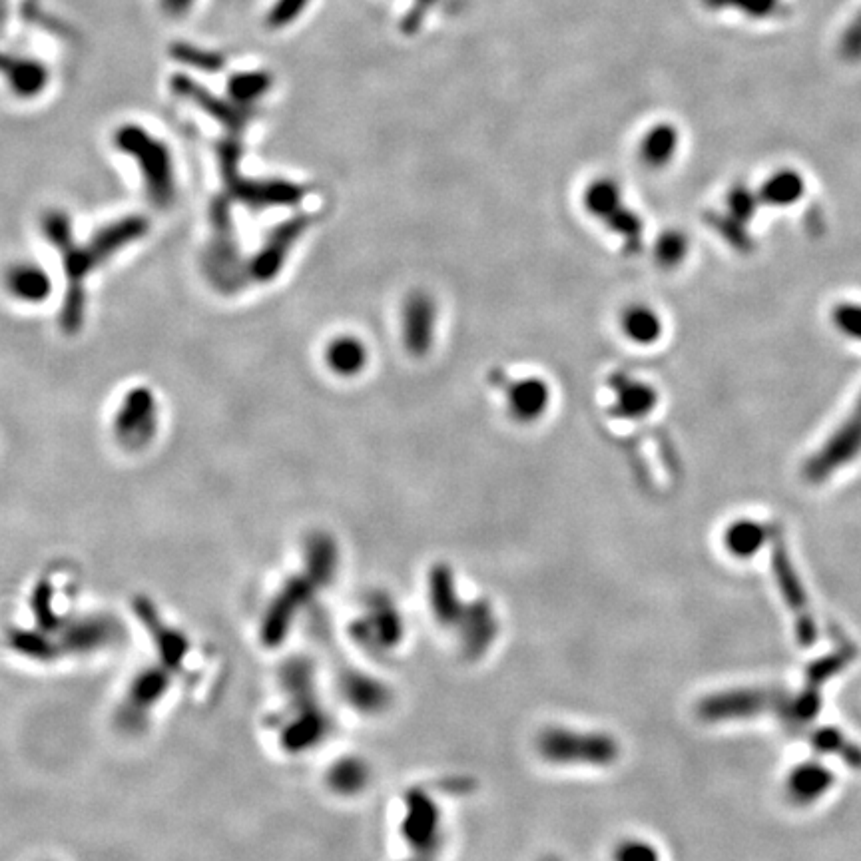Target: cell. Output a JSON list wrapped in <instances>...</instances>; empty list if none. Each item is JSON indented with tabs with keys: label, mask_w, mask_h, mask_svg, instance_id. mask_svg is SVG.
Listing matches in <instances>:
<instances>
[{
	"label": "cell",
	"mask_w": 861,
	"mask_h": 861,
	"mask_svg": "<svg viewBox=\"0 0 861 861\" xmlns=\"http://www.w3.org/2000/svg\"><path fill=\"white\" fill-rule=\"evenodd\" d=\"M856 658V648L852 644H842L836 650H832L830 654H824L822 658L814 660L808 668H806V684L820 688L830 682L832 678H836L838 674H842Z\"/></svg>",
	"instance_id": "cell-24"
},
{
	"label": "cell",
	"mask_w": 861,
	"mask_h": 861,
	"mask_svg": "<svg viewBox=\"0 0 861 861\" xmlns=\"http://www.w3.org/2000/svg\"><path fill=\"white\" fill-rule=\"evenodd\" d=\"M331 784L337 792H355L365 784V768L355 762H341L331 772Z\"/></svg>",
	"instance_id": "cell-30"
},
{
	"label": "cell",
	"mask_w": 861,
	"mask_h": 861,
	"mask_svg": "<svg viewBox=\"0 0 861 861\" xmlns=\"http://www.w3.org/2000/svg\"><path fill=\"white\" fill-rule=\"evenodd\" d=\"M784 690L780 688H736L706 696L698 704V716L704 722H730L776 712Z\"/></svg>",
	"instance_id": "cell-5"
},
{
	"label": "cell",
	"mask_w": 861,
	"mask_h": 861,
	"mask_svg": "<svg viewBox=\"0 0 861 861\" xmlns=\"http://www.w3.org/2000/svg\"><path fill=\"white\" fill-rule=\"evenodd\" d=\"M441 0H411L409 10L405 12V16L401 18V32L407 36H413L421 30L423 22L427 20V14L439 4Z\"/></svg>",
	"instance_id": "cell-31"
},
{
	"label": "cell",
	"mask_w": 861,
	"mask_h": 861,
	"mask_svg": "<svg viewBox=\"0 0 861 861\" xmlns=\"http://www.w3.org/2000/svg\"><path fill=\"white\" fill-rule=\"evenodd\" d=\"M307 226H309L307 216L291 218L282 226H278L272 232L266 246L256 256V260L252 262V266H250L252 278L258 282H272L280 274V270L284 268L289 252L293 250L297 240L303 236Z\"/></svg>",
	"instance_id": "cell-11"
},
{
	"label": "cell",
	"mask_w": 861,
	"mask_h": 861,
	"mask_svg": "<svg viewBox=\"0 0 861 861\" xmlns=\"http://www.w3.org/2000/svg\"><path fill=\"white\" fill-rule=\"evenodd\" d=\"M604 226H606L614 236H618V238L626 244V248H638V246H640L642 232H644V222H642L640 214H636V212H634L632 208H628L626 204H624L618 212H614V214L604 222Z\"/></svg>",
	"instance_id": "cell-27"
},
{
	"label": "cell",
	"mask_w": 861,
	"mask_h": 861,
	"mask_svg": "<svg viewBox=\"0 0 861 861\" xmlns=\"http://www.w3.org/2000/svg\"><path fill=\"white\" fill-rule=\"evenodd\" d=\"M156 427H158V405L152 391L146 387L132 389L124 397L114 421L116 439L126 449L136 451L146 447L154 439Z\"/></svg>",
	"instance_id": "cell-8"
},
{
	"label": "cell",
	"mask_w": 861,
	"mask_h": 861,
	"mask_svg": "<svg viewBox=\"0 0 861 861\" xmlns=\"http://www.w3.org/2000/svg\"><path fill=\"white\" fill-rule=\"evenodd\" d=\"M822 710V690L814 686H804L796 694L784 692L776 714L790 728H804L818 718Z\"/></svg>",
	"instance_id": "cell-22"
},
{
	"label": "cell",
	"mask_w": 861,
	"mask_h": 861,
	"mask_svg": "<svg viewBox=\"0 0 861 861\" xmlns=\"http://www.w3.org/2000/svg\"><path fill=\"white\" fill-rule=\"evenodd\" d=\"M437 834V810L423 794L413 792L409 796V818L405 822V836L415 844L413 848L433 856Z\"/></svg>",
	"instance_id": "cell-18"
},
{
	"label": "cell",
	"mask_w": 861,
	"mask_h": 861,
	"mask_svg": "<svg viewBox=\"0 0 861 861\" xmlns=\"http://www.w3.org/2000/svg\"><path fill=\"white\" fill-rule=\"evenodd\" d=\"M806 180L800 172L792 168H784L774 172L758 190L762 204L772 208H790L804 198Z\"/></svg>",
	"instance_id": "cell-21"
},
{
	"label": "cell",
	"mask_w": 861,
	"mask_h": 861,
	"mask_svg": "<svg viewBox=\"0 0 861 861\" xmlns=\"http://www.w3.org/2000/svg\"><path fill=\"white\" fill-rule=\"evenodd\" d=\"M810 742L816 752L834 756L842 762H846L850 768L861 770V746H858L850 736H846L842 730L824 726L812 732Z\"/></svg>",
	"instance_id": "cell-23"
},
{
	"label": "cell",
	"mask_w": 861,
	"mask_h": 861,
	"mask_svg": "<svg viewBox=\"0 0 861 861\" xmlns=\"http://www.w3.org/2000/svg\"><path fill=\"white\" fill-rule=\"evenodd\" d=\"M840 54L848 62H860L861 60V10L854 16V20L846 26L840 38Z\"/></svg>",
	"instance_id": "cell-32"
},
{
	"label": "cell",
	"mask_w": 861,
	"mask_h": 861,
	"mask_svg": "<svg viewBox=\"0 0 861 861\" xmlns=\"http://www.w3.org/2000/svg\"><path fill=\"white\" fill-rule=\"evenodd\" d=\"M120 146L138 158L150 200L160 208H168L174 200V174L164 146L138 130H126L120 136Z\"/></svg>",
	"instance_id": "cell-7"
},
{
	"label": "cell",
	"mask_w": 861,
	"mask_h": 861,
	"mask_svg": "<svg viewBox=\"0 0 861 861\" xmlns=\"http://www.w3.org/2000/svg\"><path fill=\"white\" fill-rule=\"evenodd\" d=\"M680 150V130L672 122L652 124L640 138L638 158L648 170L668 168Z\"/></svg>",
	"instance_id": "cell-15"
},
{
	"label": "cell",
	"mask_w": 861,
	"mask_h": 861,
	"mask_svg": "<svg viewBox=\"0 0 861 861\" xmlns=\"http://www.w3.org/2000/svg\"><path fill=\"white\" fill-rule=\"evenodd\" d=\"M861 455V395L848 417L804 465L808 483L822 485Z\"/></svg>",
	"instance_id": "cell-4"
},
{
	"label": "cell",
	"mask_w": 861,
	"mask_h": 861,
	"mask_svg": "<svg viewBox=\"0 0 861 861\" xmlns=\"http://www.w3.org/2000/svg\"><path fill=\"white\" fill-rule=\"evenodd\" d=\"M42 232L62 256L68 289L60 309V325L68 335H74L78 329H82V323H84L86 278L92 274V270L102 266V260L98 258V254L90 244L86 246L74 244L72 226L64 212H58V210L48 212L42 220Z\"/></svg>",
	"instance_id": "cell-1"
},
{
	"label": "cell",
	"mask_w": 861,
	"mask_h": 861,
	"mask_svg": "<svg viewBox=\"0 0 861 861\" xmlns=\"http://www.w3.org/2000/svg\"><path fill=\"white\" fill-rule=\"evenodd\" d=\"M710 12L734 10L750 20H768L786 12L784 0H700Z\"/></svg>",
	"instance_id": "cell-25"
},
{
	"label": "cell",
	"mask_w": 861,
	"mask_h": 861,
	"mask_svg": "<svg viewBox=\"0 0 861 861\" xmlns=\"http://www.w3.org/2000/svg\"><path fill=\"white\" fill-rule=\"evenodd\" d=\"M834 772L822 762L806 760L792 768L786 778V796L794 806L806 808L820 802L834 788Z\"/></svg>",
	"instance_id": "cell-13"
},
{
	"label": "cell",
	"mask_w": 861,
	"mask_h": 861,
	"mask_svg": "<svg viewBox=\"0 0 861 861\" xmlns=\"http://www.w3.org/2000/svg\"><path fill=\"white\" fill-rule=\"evenodd\" d=\"M624 192L620 188V184L614 178L608 176H600L594 178L592 182L586 184L584 192H582V208L584 212L598 220V222H606L614 212H618L624 206Z\"/></svg>",
	"instance_id": "cell-20"
},
{
	"label": "cell",
	"mask_w": 861,
	"mask_h": 861,
	"mask_svg": "<svg viewBox=\"0 0 861 861\" xmlns=\"http://www.w3.org/2000/svg\"><path fill=\"white\" fill-rule=\"evenodd\" d=\"M553 405V387L541 375H523L505 383V407L519 425H535Z\"/></svg>",
	"instance_id": "cell-10"
},
{
	"label": "cell",
	"mask_w": 861,
	"mask_h": 861,
	"mask_svg": "<svg viewBox=\"0 0 861 861\" xmlns=\"http://www.w3.org/2000/svg\"><path fill=\"white\" fill-rule=\"evenodd\" d=\"M762 204L758 192L750 190L744 184H736L730 188L728 196H726V208H728V216L734 218L736 222L748 226V222L756 216L758 206Z\"/></svg>",
	"instance_id": "cell-28"
},
{
	"label": "cell",
	"mask_w": 861,
	"mask_h": 861,
	"mask_svg": "<svg viewBox=\"0 0 861 861\" xmlns=\"http://www.w3.org/2000/svg\"><path fill=\"white\" fill-rule=\"evenodd\" d=\"M616 861H658V856L648 844L628 842L618 848Z\"/></svg>",
	"instance_id": "cell-33"
},
{
	"label": "cell",
	"mask_w": 861,
	"mask_h": 861,
	"mask_svg": "<svg viewBox=\"0 0 861 861\" xmlns=\"http://www.w3.org/2000/svg\"><path fill=\"white\" fill-rule=\"evenodd\" d=\"M539 750L551 762L608 764L616 758V744L608 736H580L557 728L539 738Z\"/></svg>",
	"instance_id": "cell-9"
},
{
	"label": "cell",
	"mask_w": 861,
	"mask_h": 861,
	"mask_svg": "<svg viewBox=\"0 0 861 861\" xmlns=\"http://www.w3.org/2000/svg\"><path fill=\"white\" fill-rule=\"evenodd\" d=\"M612 389V411L616 417L626 421H642L650 417L658 403V389L644 379L632 377L628 373H618L610 379Z\"/></svg>",
	"instance_id": "cell-12"
},
{
	"label": "cell",
	"mask_w": 861,
	"mask_h": 861,
	"mask_svg": "<svg viewBox=\"0 0 861 861\" xmlns=\"http://www.w3.org/2000/svg\"><path fill=\"white\" fill-rule=\"evenodd\" d=\"M618 327L624 339L638 347H652L664 335V319L660 311L644 301H634L622 307Z\"/></svg>",
	"instance_id": "cell-14"
},
{
	"label": "cell",
	"mask_w": 861,
	"mask_h": 861,
	"mask_svg": "<svg viewBox=\"0 0 861 861\" xmlns=\"http://www.w3.org/2000/svg\"><path fill=\"white\" fill-rule=\"evenodd\" d=\"M774 525L754 519H738L724 533V545L736 559H752L772 541Z\"/></svg>",
	"instance_id": "cell-17"
},
{
	"label": "cell",
	"mask_w": 861,
	"mask_h": 861,
	"mask_svg": "<svg viewBox=\"0 0 861 861\" xmlns=\"http://www.w3.org/2000/svg\"><path fill=\"white\" fill-rule=\"evenodd\" d=\"M8 293L24 303H40L50 295V276L34 264H14L4 276Z\"/></svg>",
	"instance_id": "cell-19"
},
{
	"label": "cell",
	"mask_w": 861,
	"mask_h": 861,
	"mask_svg": "<svg viewBox=\"0 0 861 861\" xmlns=\"http://www.w3.org/2000/svg\"><path fill=\"white\" fill-rule=\"evenodd\" d=\"M337 563V547L331 537L317 533L307 541V571L305 576H297L286 584V592L274 602V610L270 608L264 622V642L274 646L282 640L289 620L293 616V600L307 598L313 592V586H321L333 573Z\"/></svg>",
	"instance_id": "cell-2"
},
{
	"label": "cell",
	"mask_w": 861,
	"mask_h": 861,
	"mask_svg": "<svg viewBox=\"0 0 861 861\" xmlns=\"http://www.w3.org/2000/svg\"><path fill=\"white\" fill-rule=\"evenodd\" d=\"M654 262L662 270H676L690 254V240L680 230H664L654 242Z\"/></svg>",
	"instance_id": "cell-26"
},
{
	"label": "cell",
	"mask_w": 861,
	"mask_h": 861,
	"mask_svg": "<svg viewBox=\"0 0 861 861\" xmlns=\"http://www.w3.org/2000/svg\"><path fill=\"white\" fill-rule=\"evenodd\" d=\"M325 363L337 377H357L369 365V347L355 335L333 337L325 347Z\"/></svg>",
	"instance_id": "cell-16"
},
{
	"label": "cell",
	"mask_w": 861,
	"mask_h": 861,
	"mask_svg": "<svg viewBox=\"0 0 861 861\" xmlns=\"http://www.w3.org/2000/svg\"><path fill=\"white\" fill-rule=\"evenodd\" d=\"M770 545H772V573H774L776 584L780 588L784 602L788 604V608L794 616L796 638L806 648L814 646L818 640V622L812 614L806 586H804L800 574L792 563V557H790V551L786 545V537H784V529L780 525H774Z\"/></svg>",
	"instance_id": "cell-3"
},
{
	"label": "cell",
	"mask_w": 861,
	"mask_h": 861,
	"mask_svg": "<svg viewBox=\"0 0 861 861\" xmlns=\"http://www.w3.org/2000/svg\"><path fill=\"white\" fill-rule=\"evenodd\" d=\"M832 321L840 333L861 341V303H840L832 311Z\"/></svg>",
	"instance_id": "cell-29"
},
{
	"label": "cell",
	"mask_w": 861,
	"mask_h": 861,
	"mask_svg": "<svg viewBox=\"0 0 861 861\" xmlns=\"http://www.w3.org/2000/svg\"><path fill=\"white\" fill-rule=\"evenodd\" d=\"M439 303L427 289H413L401 305V343L413 359H425L437 341Z\"/></svg>",
	"instance_id": "cell-6"
}]
</instances>
